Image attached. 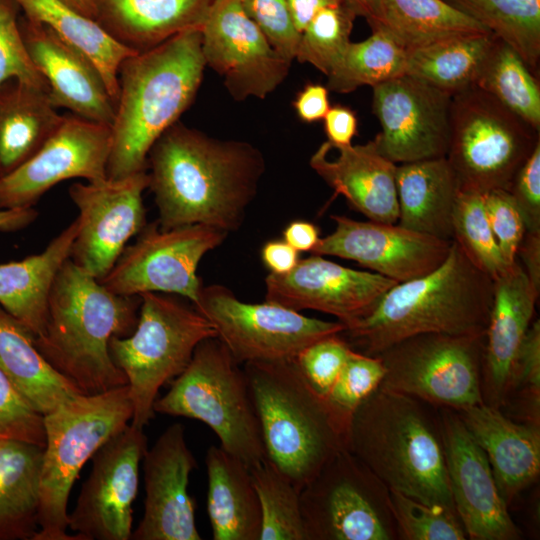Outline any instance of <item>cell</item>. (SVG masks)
Returning a JSON list of instances; mask_svg holds the SVG:
<instances>
[{"label":"cell","instance_id":"1","mask_svg":"<svg viewBox=\"0 0 540 540\" xmlns=\"http://www.w3.org/2000/svg\"><path fill=\"white\" fill-rule=\"evenodd\" d=\"M148 166L161 229L205 224L229 233L243 223L265 161L248 142L213 138L177 121L151 147Z\"/></svg>","mask_w":540,"mask_h":540},{"label":"cell","instance_id":"2","mask_svg":"<svg viewBox=\"0 0 540 540\" xmlns=\"http://www.w3.org/2000/svg\"><path fill=\"white\" fill-rule=\"evenodd\" d=\"M201 41L200 29L187 30L122 61L107 178L147 170L151 147L188 109L201 85L206 67Z\"/></svg>","mask_w":540,"mask_h":540},{"label":"cell","instance_id":"3","mask_svg":"<svg viewBox=\"0 0 540 540\" xmlns=\"http://www.w3.org/2000/svg\"><path fill=\"white\" fill-rule=\"evenodd\" d=\"M346 449L388 489L456 513L437 407L380 385L355 411Z\"/></svg>","mask_w":540,"mask_h":540},{"label":"cell","instance_id":"4","mask_svg":"<svg viewBox=\"0 0 540 540\" xmlns=\"http://www.w3.org/2000/svg\"><path fill=\"white\" fill-rule=\"evenodd\" d=\"M140 303L139 296L111 292L68 258L53 282L46 325L35 346L83 394L127 385L109 341L134 331Z\"/></svg>","mask_w":540,"mask_h":540},{"label":"cell","instance_id":"5","mask_svg":"<svg viewBox=\"0 0 540 540\" xmlns=\"http://www.w3.org/2000/svg\"><path fill=\"white\" fill-rule=\"evenodd\" d=\"M492 303L493 279L452 241L438 268L391 287L367 316L341 334L352 349L376 356L417 334L486 333Z\"/></svg>","mask_w":540,"mask_h":540},{"label":"cell","instance_id":"6","mask_svg":"<svg viewBox=\"0 0 540 540\" xmlns=\"http://www.w3.org/2000/svg\"><path fill=\"white\" fill-rule=\"evenodd\" d=\"M268 458L301 489L341 449L345 436L325 398L295 359L244 364Z\"/></svg>","mask_w":540,"mask_h":540},{"label":"cell","instance_id":"7","mask_svg":"<svg viewBox=\"0 0 540 540\" xmlns=\"http://www.w3.org/2000/svg\"><path fill=\"white\" fill-rule=\"evenodd\" d=\"M132 416L128 385L79 394L43 416L39 528L33 540H79L67 533L73 484L95 452Z\"/></svg>","mask_w":540,"mask_h":540},{"label":"cell","instance_id":"8","mask_svg":"<svg viewBox=\"0 0 540 540\" xmlns=\"http://www.w3.org/2000/svg\"><path fill=\"white\" fill-rule=\"evenodd\" d=\"M156 399L154 412L199 420L220 446L249 468L266 458L260 423L244 369L217 338L196 347L185 370Z\"/></svg>","mask_w":540,"mask_h":540},{"label":"cell","instance_id":"9","mask_svg":"<svg viewBox=\"0 0 540 540\" xmlns=\"http://www.w3.org/2000/svg\"><path fill=\"white\" fill-rule=\"evenodd\" d=\"M139 297L134 331L126 337L113 336L109 353L127 378L133 408L130 423L144 429L155 416L160 389L185 370L200 342L217 334L193 305L166 293L146 292Z\"/></svg>","mask_w":540,"mask_h":540},{"label":"cell","instance_id":"10","mask_svg":"<svg viewBox=\"0 0 540 540\" xmlns=\"http://www.w3.org/2000/svg\"><path fill=\"white\" fill-rule=\"evenodd\" d=\"M539 141L538 131L482 89L474 86L452 96L446 158L460 191L509 190Z\"/></svg>","mask_w":540,"mask_h":540},{"label":"cell","instance_id":"11","mask_svg":"<svg viewBox=\"0 0 540 540\" xmlns=\"http://www.w3.org/2000/svg\"><path fill=\"white\" fill-rule=\"evenodd\" d=\"M485 334L422 333L389 346L378 356L381 386L437 408L460 411L483 401Z\"/></svg>","mask_w":540,"mask_h":540},{"label":"cell","instance_id":"12","mask_svg":"<svg viewBox=\"0 0 540 540\" xmlns=\"http://www.w3.org/2000/svg\"><path fill=\"white\" fill-rule=\"evenodd\" d=\"M307 540H394L388 487L346 448L300 491Z\"/></svg>","mask_w":540,"mask_h":540},{"label":"cell","instance_id":"13","mask_svg":"<svg viewBox=\"0 0 540 540\" xmlns=\"http://www.w3.org/2000/svg\"><path fill=\"white\" fill-rule=\"evenodd\" d=\"M192 305L239 364L293 360L310 344L345 330L339 321L307 317L268 301L243 302L221 285L202 286Z\"/></svg>","mask_w":540,"mask_h":540},{"label":"cell","instance_id":"14","mask_svg":"<svg viewBox=\"0 0 540 540\" xmlns=\"http://www.w3.org/2000/svg\"><path fill=\"white\" fill-rule=\"evenodd\" d=\"M227 235L205 224L166 230L158 221L146 224L99 282L119 295L178 294L195 304L203 286L197 276L198 265Z\"/></svg>","mask_w":540,"mask_h":540},{"label":"cell","instance_id":"15","mask_svg":"<svg viewBox=\"0 0 540 540\" xmlns=\"http://www.w3.org/2000/svg\"><path fill=\"white\" fill-rule=\"evenodd\" d=\"M148 449L143 428L129 423L92 456L68 528L79 540H130L139 470Z\"/></svg>","mask_w":540,"mask_h":540},{"label":"cell","instance_id":"16","mask_svg":"<svg viewBox=\"0 0 540 540\" xmlns=\"http://www.w3.org/2000/svg\"><path fill=\"white\" fill-rule=\"evenodd\" d=\"M148 187L147 170L70 186L79 211L69 257L75 265L97 280L107 275L127 242L147 224L143 192Z\"/></svg>","mask_w":540,"mask_h":540},{"label":"cell","instance_id":"17","mask_svg":"<svg viewBox=\"0 0 540 540\" xmlns=\"http://www.w3.org/2000/svg\"><path fill=\"white\" fill-rule=\"evenodd\" d=\"M200 31L205 64L234 100L263 99L287 77L292 62L272 47L240 0H213Z\"/></svg>","mask_w":540,"mask_h":540},{"label":"cell","instance_id":"18","mask_svg":"<svg viewBox=\"0 0 540 540\" xmlns=\"http://www.w3.org/2000/svg\"><path fill=\"white\" fill-rule=\"evenodd\" d=\"M373 88V112L381 131L373 139L395 164L446 157L452 96L403 74Z\"/></svg>","mask_w":540,"mask_h":540},{"label":"cell","instance_id":"19","mask_svg":"<svg viewBox=\"0 0 540 540\" xmlns=\"http://www.w3.org/2000/svg\"><path fill=\"white\" fill-rule=\"evenodd\" d=\"M111 143L110 125L73 114L64 116L29 160L2 177L0 209L32 207L50 188L67 179H106Z\"/></svg>","mask_w":540,"mask_h":540},{"label":"cell","instance_id":"20","mask_svg":"<svg viewBox=\"0 0 540 540\" xmlns=\"http://www.w3.org/2000/svg\"><path fill=\"white\" fill-rule=\"evenodd\" d=\"M334 231L311 254L352 260L398 283L426 275L447 258L452 241L400 226L332 215Z\"/></svg>","mask_w":540,"mask_h":540},{"label":"cell","instance_id":"21","mask_svg":"<svg viewBox=\"0 0 540 540\" xmlns=\"http://www.w3.org/2000/svg\"><path fill=\"white\" fill-rule=\"evenodd\" d=\"M398 282L369 270H355L312 254L288 273L265 279L266 301L300 311L335 316L345 328L367 316Z\"/></svg>","mask_w":540,"mask_h":540},{"label":"cell","instance_id":"22","mask_svg":"<svg viewBox=\"0 0 540 540\" xmlns=\"http://www.w3.org/2000/svg\"><path fill=\"white\" fill-rule=\"evenodd\" d=\"M438 409L452 499L467 538L520 539L483 449L455 410Z\"/></svg>","mask_w":540,"mask_h":540},{"label":"cell","instance_id":"23","mask_svg":"<svg viewBox=\"0 0 540 540\" xmlns=\"http://www.w3.org/2000/svg\"><path fill=\"white\" fill-rule=\"evenodd\" d=\"M144 513L132 540H200L195 506L188 492L197 467L180 423L167 427L148 448L143 460Z\"/></svg>","mask_w":540,"mask_h":540},{"label":"cell","instance_id":"24","mask_svg":"<svg viewBox=\"0 0 540 540\" xmlns=\"http://www.w3.org/2000/svg\"><path fill=\"white\" fill-rule=\"evenodd\" d=\"M19 28L34 65L47 82L53 106L111 126L115 103L94 63L51 28L24 15L19 17Z\"/></svg>","mask_w":540,"mask_h":540},{"label":"cell","instance_id":"25","mask_svg":"<svg viewBox=\"0 0 540 540\" xmlns=\"http://www.w3.org/2000/svg\"><path fill=\"white\" fill-rule=\"evenodd\" d=\"M539 291L518 260L493 280V303L485 334L484 403L501 408L512 365L532 322Z\"/></svg>","mask_w":540,"mask_h":540},{"label":"cell","instance_id":"26","mask_svg":"<svg viewBox=\"0 0 540 540\" xmlns=\"http://www.w3.org/2000/svg\"><path fill=\"white\" fill-rule=\"evenodd\" d=\"M325 141L312 154L310 167L355 210L371 221L397 223L396 165L383 156L374 140L361 145L333 147Z\"/></svg>","mask_w":540,"mask_h":540},{"label":"cell","instance_id":"27","mask_svg":"<svg viewBox=\"0 0 540 540\" xmlns=\"http://www.w3.org/2000/svg\"><path fill=\"white\" fill-rule=\"evenodd\" d=\"M483 449L509 506L540 473V426L516 421L484 402L456 411Z\"/></svg>","mask_w":540,"mask_h":540},{"label":"cell","instance_id":"28","mask_svg":"<svg viewBox=\"0 0 540 540\" xmlns=\"http://www.w3.org/2000/svg\"><path fill=\"white\" fill-rule=\"evenodd\" d=\"M213 0H95V21L119 44L143 52L200 29Z\"/></svg>","mask_w":540,"mask_h":540},{"label":"cell","instance_id":"29","mask_svg":"<svg viewBox=\"0 0 540 540\" xmlns=\"http://www.w3.org/2000/svg\"><path fill=\"white\" fill-rule=\"evenodd\" d=\"M397 223L407 229L452 241V218L460 192L446 157L396 165Z\"/></svg>","mask_w":540,"mask_h":540},{"label":"cell","instance_id":"30","mask_svg":"<svg viewBox=\"0 0 540 540\" xmlns=\"http://www.w3.org/2000/svg\"><path fill=\"white\" fill-rule=\"evenodd\" d=\"M77 230L76 218L41 253L0 264V306L34 338L44 331L50 291L59 270L70 257Z\"/></svg>","mask_w":540,"mask_h":540},{"label":"cell","instance_id":"31","mask_svg":"<svg viewBox=\"0 0 540 540\" xmlns=\"http://www.w3.org/2000/svg\"><path fill=\"white\" fill-rule=\"evenodd\" d=\"M205 464L213 539L259 540L261 509L250 468L221 446L208 448Z\"/></svg>","mask_w":540,"mask_h":540},{"label":"cell","instance_id":"32","mask_svg":"<svg viewBox=\"0 0 540 540\" xmlns=\"http://www.w3.org/2000/svg\"><path fill=\"white\" fill-rule=\"evenodd\" d=\"M0 369L24 400L46 415L81 391L43 357L32 333L0 306Z\"/></svg>","mask_w":540,"mask_h":540},{"label":"cell","instance_id":"33","mask_svg":"<svg viewBox=\"0 0 540 540\" xmlns=\"http://www.w3.org/2000/svg\"><path fill=\"white\" fill-rule=\"evenodd\" d=\"M63 119L47 90L15 79L4 82L0 86V168L4 176L29 160Z\"/></svg>","mask_w":540,"mask_h":540},{"label":"cell","instance_id":"34","mask_svg":"<svg viewBox=\"0 0 540 540\" xmlns=\"http://www.w3.org/2000/svg\"><path fill=\"white\" fill-rule=\"evenodd\" d=\"M43 447L0 442V540H33L39 528Z\"/></svg>","mask_w":540,"mask_h":540},{"label":"cell","instance_id":"35","mask_svg":"<svg viewBox=\"0 0 540 540\" xmlns=\"http://www.w3.org/2000/svg\"><path fill=\"white\" fill-rule=\"evenodd\" d=\"M24 16L41 23L80 49L97 67L116 105L118 71L122 61L137 52L119 44L100 25L61 0H15Z\"/></svg>","mask_w":540,"mask_h":540},{"label":"cell","instance_id":"36","mask_svg":"<svg viewBox=\"0 0 540 540\" xmlns=\"http://www.w3.org/2000/svg\"><path fill=\"white\" fill-rule=\"evenodd\" d=\"M494 40L492 33L465 34L409 49L405 74L454 96L476 86Z\"/></svg>","mask_w":540,"mask_h":540},{"label":"cell","instance_id":"37","mask_svg":"<svg viewBox=\"0 0 540 540\" xmlns=\"http://www.w3.org/2000/svg\"><path fill=\"white\" fill-rule=\"evenodd\" d=\"M371 28L383 29L406 50L459 35L491 33L446 0H381L380 18Z\"/></svg>","mask_w":540,"mask_h":540},{"label":"cell","instance_id":"38","mask_svg":"<svg viewBox=\"0 0 540 540\" xmlns=\"http://www.w3.org/2000/svg\"><path fill=\"white\" fill-rule=\"evenodd\" d=\"M511 47L539 76L540 0H446Z\"/></svg>","mask_w":540,"mask_h":540},{"label":"cell","instance_id":"39","mask_svg":"<svg viewBox=\"0 0 540 540\" xmlns=\"http://www.w3.org/2000/svg\"><path fill=\"white\" fill-rule=\"evenodd\" d=\"M476 87L540 132V86L536 77L507 44L495 37Z\"/></svg>","mask_w":540,"mask_h":540},{"label":"cell","instance_id":"40","mask_svg":"<svg viewBox=\"0 0 540 540\" xmlns=\"http://www.w3.org/2000/svg\"><path fill=\"white\" fill-rule=\"evenodd\" d=\"M407 50L381 28L360 42H350L327 75V88L350 93L362 86L374 87L405 74Z\"/></svg>","mask_w":540,"mask_h":540},{"label":"cell","instance_id":"41","mask_svg":"<svg viewBox=\"0 0 540 540\" xmlns=\"http://www.w3.org/2000/svg\"><path fill=\"white\" fill-rule=\"evenodd\" d=\"M261 509L259 540H307L300 491L268 458L250 468Z\"/></svg>","mask_w":540,"mask_h":540},{"label":"cell","instance_id":"42","mask_svg":"<svg viewBox=\"0 0 540 540\" xmlns=\"http://www.w3.org/2000/svg\"><path fill=\"white\" fill-rule=\"evenodd\" d=\"M452 234V241L469 261L493 280L511 266L504 261L489 225L483 194L459 192L453 211Z\"/></svg>","mask_w":540,"mask_h":540},{"label":"cell","instance_id":"43","mask_svg":"<svg viewBox=\"0 0 540 540\" xmlns=\"http://www.w3.org/2000/svg\"><path fill=\"white\" fill-rule=\"evenodd\" d=\"M356 17L342 2L322 8L300 34L295 60L311 64L327 76L351 42Z\"/></svg>","mask_w":540,"mask_h":540},{"label":"cell","instance_id":"44","mask_svg":"<svg viewBox=\"0 0 540 540\" xmlns=\"http://www.w3.org/2000/svg\"><path fill=\"white\" fill-rule=\"evenodd\" d=\"M510 418L540 426V321L531 322L515 356L503 404Z\"/></svg>","mask_w":540,"mask_h":540},{"label":"cell","instance_id":"45","mask_svg":"<svg viewBox=\"0 0 540 540\" xmlns=\"http://www.w3.org/2000/svg\"><path fill=\"white\" fill-rule=\"evenodd\" d=\"M385 367L378 356L352 349L346 363L325 397L333 420L346 435L351 419L359 405L381 384Z\"/></svg>","mask_w":540,"mask_h":540},{"label":"cell","instance_id":"46","mask_svg":"<svg viewBox=\"0 0 540 540\" xmlns=\"http://www.w3.org/2000/svg\"><path fill=\"white\" fill-rule=\"evenodd\" d=\"M389 506L396 523L398 539H467L457 513L447 508L425 504L391 489H389Z\"/></svg>","mask_w":540,"mask_h":540},{"label":"cell","instance_id":"47","mask_svg":"<svg viewBox=\"0 0 540 540\" xmlns=\"http://www.w3.org/2000/svg\"><path fill=\"white\" fill-rule=\"evenodd\" d=\"M19 5L15 0H0V86L10 80L45 89V78L34 65L19 28Z\"/></svg>","mask_w":540,"mask_h":540},{"label":"cell","instance_id":"48","mask_svg":"<svg viewBox=\"0 0 540 540\" xmlns=\"http://www.w3.org/2000/svg\"><path fill=\"white\" fill-rule=\"evenodd\" d=\"M351 350L341 333L333 334L304 348L295 361L313 389L325 398Z\"/></svg>","mask_w":540,"mask_h":540},{"label":"cell","instance_id":"49","mask_svg":"<svg viewBox=\"0 0 540 540\" xmlns=\"http://www.w3.org/2000/svg\"><path fill=\"white\" fill-rule=\"evenodd\" d=\"M23 441L44 447L43 415L18 393L0 369V442Z\"/></svg>","mask_w":540,"mask_h":540},{"label":"cell","instance_id":"50","mask_svg":"<svg viewBox=\"0 0 540 540\" xmlns=\"http://www.w3.org/2000/svg\"><path fill=\"white\" fill-rule=\"evenodd\" d=\"M240 3L272 47L288 61L295 60L300 34L292 22L287 0H240Z\"/></svg>","mask_w":540,"mask_h":540},{"label":"cell","instance_id":"51","mask_svg":"<svg viewBox=\"0 0 540 540\" xmlns=\"http://www.w3.org/2000/svg\"><path fill=\"white\" fill-rule=\"evenodd\" d=\"M487 219L507 265L517 261V251L526 229L521 212L508 190L493 189L485 194Z\"/></svg>","mask_w":540,"mask_h":540},{"label":"cell","instance_id":"52","mask_svg":"<svg viewBox=\"0 0 540 540\" xmlns=\"http://www.w3.org/2000/svg\"><path fill=\"white\" fill-rule=\"evenodd\" d=\"M508 191L521 212L526 232L540 233V141L517 171Z\"/></svg>","mask_w":540,"mask_h":540},{"label":"cell","instance_id":"53","mask_svg":"<svg viewBox=\"0 0 540 540\" xmlns=\"http://www.w3.org/2000/svg\"><path fill=\"white\" fill-rule=\"evenodd\" d=\"M327 141L333 147L352 145L357 134L358 119L356 113L348 106L334 105L329 108L323 118Z\"/></svg>","mask_w":540,"mask_h":540},{"label":"cell","instance_id":"54","mask_svg":"<svg viewBox=\"0 0 540 540\" xmlns=\"http://www.w3.org/2000/svg\"><path fill=\"white\" fill-rule=\"evenodd\" d=\"M293 107L299 119L305 123L323 120L331 107L328 88L318 83H308L296 95Z\"/></svg>","mask_w":540,"mask_h":540},{"label":"cell","instance_id":"55","mask_svg":"<svg viewBox=\"0 0 540 540\" xmlns=\"http://www.w3.org/2000/svg\"><path fill=\"white\" fill-rule=\"evenodd\" d=\"M261 259L270 273L282 275L297 265L299 252L284 240H270L261 249Z\"/></svg>","mask_w":540,"mask_h":540},{"label":"cell","instance_id":"56","mask_svg":"<svg viewBox=\"0 0 540 540\" xmlns=\"http://www.w3.org/2000/svg\"><path fill=\"white\" fill-rule=\"evenodd\" d=\"M518 256L529 280L540 292V233L525 232L517 251Z\"/></svg>","mask_w":540,"mask_h":540},{"label":"cell","instance_id":"57","mask_svg":"<svg viewBox=\"0 0 540 540\" xmlns=\"http://www.w3.org/2000/svg\"><path fill=\"white\" fill-rule=\"evenodd\" d=\"M319 239V229L308 221H292L283 230V240L298 252L311 253Z\"/></svg>","mask_w":540,"mask_h":540},{"label":"cell","instance_id":"58","mask_svg":"<svg viewBox=\"0 0 540 540\" xmlns=\"http://www.w3.org/2000/svg\"><path fill=\"white\" fill-rule=\"evenodd\" d=\"M341 0H287L288 9L295 29L299 34L313 17L324 7L340 3ZM343 3V2H342Z\"/></svg>","mask_w":540,"mask_h":540},{"label":"cell","instance_id":"59","mask_svg":"<svg viewBox=\"0 0 540 540\" xmlns=\"http://www.w3.org/2000/svg\"><path fill=\"white\" fill-rule=\"evenodd\" d=\"M38 216L33 207L0 209V231H19L30 225Z\"/></svg>","mask_w":540,"mask_h":540},{"label":"cell","instance_id":"60","mask_svg":"<svg viewBox=\"0 0 540 540\" xmlns=\"http://www.w3.org/2000/svg\"><path fill=\"white\" fill-rule=\"evenodd\" d=\"M356 16L364 17L371 27L375 26L380 18L381 0H341Z\"/></svg>","mask_w":540,"mask_h":540},{"label":"cell","instance_id":"61","mask_svg":"<svg viewBox=\"0 0 540 540\" xmlns=\"http://www.w3.org/2000/svg\"><path fill=\"white\" fill-rule=\"evenodd\" d=\"M73 10L95 21V0H61Z\"/></svg>","mask_w":540,"mask_h":540},{"label":"cell","instance_id":"62","mask_svg":"<svg viewBox=\"0 0 540 540\" xmlns=\"http://www.w3.org/2000/svg\"><path fill=\"white\" fill-rule=\"evenodd\" d=\"M3 176H4V174H3V172H2V170L0 168V180L2 179Z\"/></svg>","mask_w":540,"mask_h":540},{"label":"cell","instance_id":"63","mask_svg":"<svg viewBox=\"0 0 540 540\" xmlns=\"http://www.w3.org/2000/svg\"><path fill=\"white\" fill-rule=\"evenodd\" d=\"M2 442V441H1Z\"/></svg>","mask_w":540,"mask_h":540}]
</instances>
